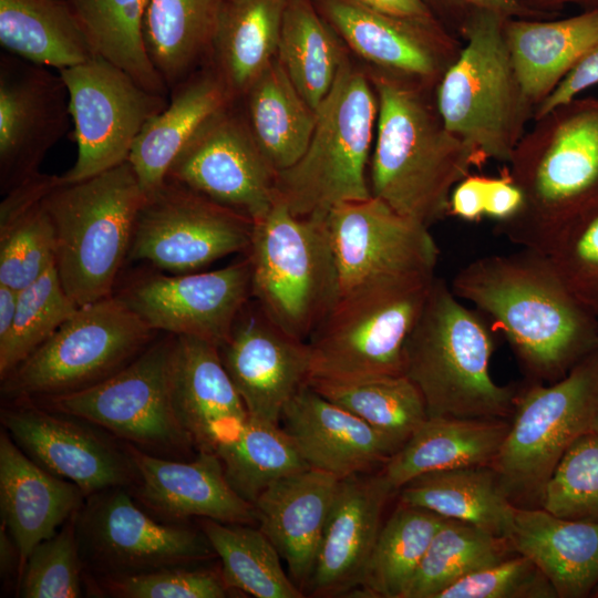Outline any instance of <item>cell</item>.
<instances>
[{"mask_svg":"<svg viewBox=\"0 0 598 598\" xmlns=\"http://www.w3.org/2000/svg\"><path fill=\"white\" fill-rule=\"evenodd\" d=\"M545 255L574 297L598 318V209L566 228Z\"/></svg>","mask_w":598,"mask_h":598,"instance_id":"681fc988","label":"cell"},{"mask_svg":"<svg viewBox=\"0 0 598 598\" xmlns=\"http://www.w3.org/2000/svg\"><path fill=\"white\" fill-rule=\"evenodd\" d=\"M539 567L515 553L454 582L436 598H556Z\"/></svg>","mask_w":598,"mask_h":598,"instance_id":"f907efd6","label":"cell"},{"mask_svg":"<svg viewBox=\"0 0 598 598\" xmlns=\"http://www.w3.org/2000/svg\"><path fill=\"white\" fill-rule=\"evenodd\" d=\"M503 35L523 91L536 111L598 41V11L556 20L507 18Z\"/></svg>","mask_w":598,"mask_h":598,"instance_id":"4dcf8cb0","label":"cell"},{"mask_svg":"<svg viewBox=\"0 0 598 598\" xmlns=\"http://www.w3.org/2000/svg\"><path fill=\"white\" fill-rule=\"evenodd\" d=\"M591 431L598 433V408H597V411H596V414L591 424Z\"/></svg>","mask_w":598,"mask_h":598,"instance_id":"6125c7cd","label":"cell"},{"mask_svg":"<svg viewBox=\"0 0 598 598\" xmlns=\"http://www.w3.org/2000/svg\"><path fill=\"white\" fill-rule=\"evenodd\" d=\"M591 597L598 598V586H597L596 589L594 590Z\"/></svg>","mask_w":598,"mask_h":598,"instance_id":"be15d7a7","label":"cell"},{"mask_svg":"<svg viewBox=\"0 0 598 598\" xmlns=\"http://www.w3.org/2000/svg\"><path fill=\"white\" fill-rule=\"evenodd\" d=\"M65 291L55 265L40 278L18 291L13 330L8 343L0 349V378L44 343L79 309Z\"/></svg>","mask_w":598,"mask_h":598,"instance_id":"f6af8a7d","label":"cell"},{"mask_svg":"<svg viewBox=\"0 0 598 598\" xmlns=\"http://www.w3.org/2000/svg\"><path fill=\"white\" fill-rule=\"evenodd\" d=\"M540 507L558 517L598 523V433L586 432L565 452Z\"/></svg>","mask_w":598,"mask_h":598,"instance_id":"7dc6e473","label":"cell"},{"mask_svg":"<svg viewBox=\"0 0 598 598\" xmlns=\"http://www.w3.org/2000/svg\"><path fill=\"white\" fill-rule=\"evenodd\" d=\"M54 228L42 199L0 216V283L17 291L53 264Z\"/></svg>","mask_w":598,"mask_h":598,"instance_id":"bcb514c9","label":"cell"},{"mask_svg":"<svg viewBox=\"0 0 598 598\" xmlns=\"http://www.w3.org/2000/svg\"><path fill=\"white\" fill-rule=\"evenodd\" d=\"M326 223L340 295L378 280L436 277L439 248L430 228L372 195L333 207Z\"/></svg>","mask_w":598,"mask_h":598,"instance_id":"9a60e30c","label":"cell"},{"mask_svg":"<svg viewBox=\"0 0 598 598\" xmlns=\"http://www.w3.org/2000/svg\"><path fill=\"white\" fill-rule=\"evenodd\" d=\"M509 426L506 419L427 417L381 473L395 492L431 472L491 465Z\"/></svg>","mask_w":598,"mask_h":598,"instance_id":"1f68e13d","label":"cell"},{"mask_svg":"<svg viewBox=\"0 0 598 598\" xmlns=\"http://www.w3.org/2000/svg\"><path fill=\"white\" fill-rule=\"evenodd\" d=\"M18 561L20 566V557L18 548L8 533L7 528H1L0 532V567L1 576H7L13 567V563Z\"/></svg>","mask_w":598,"mask_h":598,"instance_id":"94428289","label":"cell"},{"mask_svg":"<svg viewBox=\"0 0 598 598\" xmlns=\"http://www.w3.org/2000/svg\"><path fill=\"white\" fill-rule=\"evenodd\" d=\"M245 254L251 298L283 330L308 341L340 297L326 218L298 217L275 199L254 220Z\"/></svg>","mask_w":598,"mask_h":598,"instance_id":"ba28073f","label":"cell"},{"mask_svg":"<svg viewBox=\"0 0 598 598\" xmlns=\"http://www.w3.org/2000/svg\"><path fill=\"white\" fill-rule=\"evenodd\" d=\"M505 537L446 518L434 535L403 598H436L464 577L514 555Z\"/></svg>","mask_w":598,"mask_h":598,"instance_id":"7bdbcfd3","label":"cell"},{"mask_svg":"<svg viewBox=\"0 0 598 598\" xmlns=\"http://www.w3.org/2000/svg\"><path fill=\"white\" fill-rule=\"evenodd\" d=\"M147 0H66L96 55L146 90L169 96L147 54L143 22Z\"/></svg>","mask_w":598,"mask_h":598,"instance_id":"ab89813d","label":"cell"},{"mask_svg":"<svg viewBox=\"0 0 598 598\" xmlns=\"http://www.w3.org/2000/svg\"><path fill=\"white\" fill-rule=\"evenodd\" d=\"M202 532L221 561L229 588L257 598H300L301 590L288 578L280 554L259 528L204 519Z\"/></svg>","mask_w":598,"mask_h":598,"instance_id":"b9f144b4","label":"cell"},{"mask_svg":"<svg viewBox=\"0 0 598 598\" xmlns=\"http://www.w3.org/2000/svg\"><path fill=\"white\" fill-rule=\"evenodd\" d=\"M223 0H147L143 32L147 54L171 92L209 56Z\"/></svg>","mask_w":598,"mask_h":598,"instance_id":"8d00e7d4","label":"cell"},{"mask_svg":"<svg viewBox=\"0 0 598 598\" xmlns=\"http://www.w3.org/2000/svg\"><path fill=\"white\" fill-rule=\"evenodd\" d=\"M277 59L298 92L317 110L329 93L344 56L312 2L288 0Z\"/></svg>","mask_w":598,"mask_h":598,"instance_id":"f35d334b","label":"cell"},{"mask_svg":"<svg viewBox=\"0 0 598 598\" xmlns=\"http://www.w3.org/2000/svg\"><path fill=\"white\" fill-rule=\"evenodd\" d=\"M229 102L192 136L172 164L167 179L252 220L275 202L276 172L259 150L246 116Z\"/></svg>","mask_w":598,"mask_h":598,"instance_id":"e0dca14e","label":"cell"},{"mask_svg":"<svg viewBox=\"0 0 598 598\" xmlns=\"http://www.w3.org/2000/svg\"><path fill=\"white\" fill-rule=\"evenodd\" d=\"M216 454L230 486L252 504L271 483L310 467L279 424L252 417L240 435Z\"/></svg>","mask_w":598,"mask_h":598,"instance_id":"ee69618b","label":"cell"},{"mask_svg":"<svg viewBox=\"0 0 598 598\" xmlns=\"http://www.w3.org/2000/svg\"><path fill=\"white\" fill-rule=\"evenodd\" d=\"M250 132L276 173L292 166L311 140L317 112L275 59L244 96Z\"/></svg>","mask_w":598,"mask_h":598,"instance_id":"e575fe53","label":"cell"},{"mask_svg":"<svg viewBox=\"0 0 598 598\" xmlns=\"http://www.w3.org/2000/svg\"><path fill=\"white\" fill-rule=\"evenodd\" d=\"M505 538L539 567L557 598L589 597L598 586L597 522L514 505Z\"/></svg>","mask_w":598,"mask_h":598,"instance_id":"f1b7e54d","label":"cell"},{"mask_svg":"<svg viewBox=\"0 0 598 598\" xmlns=\"http://www.w3.org/2000/svg\"><path fill=\"white\" fill-rule=\"evenodd\" d=\"M598 84V41L567 74L554 92L536 109L534 120L579 96ZM533 120V121H534Z\"/></svg>","mask_w":598,"mask_h":598,"instance_id":"db71d44e","label":"cell"},{"mask_svg":"<svg viewBox=\"0 0 598 598\" xmlns=\"http://www.w3.org/2000/svg\"><path fill=\"white\" fill-rule=\"evenodd\" d=\"M340 481L309 467L271 483L254 503L259 528L300 587L311 579Z\"/></svg>","mask_w":598,"mask_h":598,"instance_id":"4316f807","label":"cell"},{"mask_svg":"<svg viewBox=\"0 0 598 598\" xmlns=\"http://www.w3.org/2000/svg\"><path fill=\"white\" fill-rule=\"evenodd\" d=\"M154 331L194 337L218 348L251 298L247 257L213 271L150 275L121 296Z\"/></svg>","mask_w":598,"mask_h":598,"instance_id":"ac0fdd59","label":"cell"},{"mask_svg":"<svg viewBox=\"0 0 598 598\" xmlns=\"http://www.w3.org/2000/svg\"><path fill=\"white\" fill-rule=\"evenodd\" d=\"M505 173L522 204L496 230L546 254L571 224L598 209V97H576L534 120Z\"/></svg>","mask_w":598,"mask_h":598,"instance_id":"3957f363","label":"cell"},{"mask_svg":"<svg viewBox=\"0 0 598 598\" xmlns=\"http://www.w3.org/2000/svg\"><path fill=\"white\" fill-rule=\"evenodd\" d=\"M287 1L223 0L209 59L231 100L244 97L277 56Z\"/></svg>","mask_w":598,"mask_h":598,"instance_id":"d6a6232c","label":"cell"},{"mask_svg":"<svg viewBox=\"0 0 598 598\" xmlns=\"http://www.w3.org/2000/svg\"><path fill=\"white\" fill-rule=\"evenodd\" d=\"M71 112L60 73L6 52L0 56V182L8 193L39 174L66 133Z\"/></svg>","mask_w":598,"mask_h":598,"instance_id":"d6986e66","label":"cell"},{"mask_svg":"<svg viewBox=\"0 0 598 598\" xmlns=\"http://www.w3.org/2000/svg\"><path fill=\"white\" fill-rule=\"evenodd\" d=\"M281 421L307 464L340 480L384 466L398 451L382 433L309 384L287 403Z\"/></svg>","mask_w":598,"mask_h":598,"instance_id":"cb8c5ba5","label":"cell"},{"mask_svg":"<svg viewBox=\"0 0 598 598\" xmlns=\"http://www.w3.org/2000/svg\"><path fill=\"white\" fill-rule=\"evenodd\" d=\"M451 289L496 321L533 382L564 378L598 349V318L537 250L477 258L457 271Z\"/></svg>","mask_w":598,"mask_h":598,"instance_id":"6da1fadb","label":"cell"},{"mask_svg":"<svg viewBox=\"0 0 598 598\" xmlns=\"http://www.w3.org/2000/svg\"><path fill=\"white\" fill-rule=\"evenodd\" d=\"M140 482V495L154 511L172 518L198 516L227 524L258 522L252 503L228 483L214 452L199 451L196 460L177 462L127 443Z\"/></svg>","mask_w":598,"mask_h":598,"instance_id":"d4e9b609","label":"cell"},{"mask_svg":"<svg viewBox=\"0 0 598 598\" xmlns=\"http://www.w3.org/2000/svg\"><path fill=\"white\" fill-rule=\"evenodd\" d=\"M218 349L249 417L279 424L310 379L308 341L288 333L250 298Z\"/></svg>","mask_w":598,"mask_h":598,"instance_id":"ffe728a7","label":"cell"},{"mask_svg":"<svg viewBox=\"0 0 598 598\" xmlns=\"http://www.w3.org/2000/svg\"><path fill=\"white\" fill-rule=\"evenodd\" d=\"M169 392L178 425L199 451L231 443L249 417L218 347L198 338L174 336Z\"/></svg>","mask_w":598,"mask_h":598,"instance_id":"603a6c76","label":"cell"},{"mask_svg":"<svg viewBox=\"0 0 598 598\" xmlns=\"http://www.w3.org/2000/svg\"><path fill=\"white\" fill-rule=\"evenodd\" d=\"M84 497L80 487L40 466L1 430L0 507L2 525L19 551V576L34 547L76 514Z\"/></svg>","mask_w":598,"mask_h":598,"instance_id":"83f0119b","label":"cell"},{"mask_svg":"<svg viewBox=\"0 0 598 598\" xmlns=\"http://www.w3.org/2000/svg\"><path fill=\"white\" fill-rule=\"evenodd\" d=\"M254 220L173 181L145 198L128 257L172 274L198 271L246 252Z\"/></svg>","mask_w":598,"mask_h":598,"instance_id":"5bb4252c","label":"cell"},{"mask_svg":"<svg viewBox=\"0 0 598 598\" xmlns=\"http://www.w3.org/2000/svg\"><path fill=\"white\" fill-rule=\"evenodd\" d=\"M378 11L421 22H440L424 0H355ZM441 23V22H440Z\"/></svg>","mask_w":598,"mask_h":598,"instance_id":"6f0895ef","label":"cell"},{"mask_svg":"<svg viewBox=\"0 0 598 598\" xmlns=\"http://www.w3.org/2000/svg\"><path fill=\"white\" fill-rule=\"evenodd\" d=\"M522 3L534 19L548 18L568 6L598 11V0H522Z\"/></svg>","mask_w":598,"mask_h":598,"instance_id":"680465c9","label":"cell"},{"mask_svg":"<svg viewBox=\"0 0 598 598\" xmlns=\"http://www.w3.org/2000/svg\"><path fill=\"white\" fill-rule=\"evenodd\" d=\"M520 204V192L505 172L499 177H486L485 215L501 223L511 218Z\"/></svg>","mask_w":598,"mask_h":598,"instance_id":"9f6ffc18","label":"cell"},{"mask_svg":"<svg viewBox=\"0 0 598 598\" xmlns=\"http://www.w3.org/2000/svg\"><path fill=\"white\" fill-rule=\"evenodd\" d=\"M76 530L81 554L107 577L216 555L203 532L157 523L122 487L91 495L85 509L76 515Z\"/></svg>","mask_w":598,"mask_h":598,"instance_id":"2e32d148","label":"cell"},{"mask_svg":"<svg viewBox=\"0 0 598 598\" xmlns=\"http://www.w3.org/2000/svg\"><path fill=\"white\" fill-rule=\"evenodd\" d=\"M79 513V512H78ZM76 514L29 555L19 576L23 598H79L82 596V554Z\"/></svg>","mask_w":598,"mask_h":598,"instance_id":"c3c4849f","label":"cell"},{"mask_svg":"<svg viewBox=\"0 0 598 598\" xmlns=\"http://www.w3.org/2000/svg\"><path fill=\"white\" fill-rule=\"evenodd\" d=\"M392 493L381 472L340 481L309 581L315 596H337L360 585Z\"/></svg>","mask_w":598,"mask_h":598,"instance_id":"484cf974","label":"cell"},{"mask_svg":"<svg viewBox=\"0 0 598 598\" xmlns=\"http://www.w3.org/2000/svg\"><path fill=\"white\" fill-rule=\"evenodd\" d=\"M445 517L400 503L381 526L360 585L373 597L403 598Z\"/></svg>","mask_w":598,"mask_h":598,"instance_id":"60d3db41","label":"cell"},{"mask_svg":"<svg viewBox=\"0 0 598 598\" xmlns=\"http://www.w3.org/2000/svg\"><path fill=\"white\" fill-rule=\"evenodd\" d=\"M2 429L40 466L72 482L85 496L124 487L137 478L122 451L85 421L47 408L20 404L1 411Z\"/></svg>","mask_w":598,"mask_h":598,"instance_id":"44dd1931","label":"cell"},{"mask_svg":"<svg viewBox=\"0 0 598 598\" xmlns=\"http://www.w3.org/2000/svg\"><path fill=\"white\" fill-rule=\"evenodd\" d=\"M321 9L349 47L379 70L433 89L463 45L440 22L395 17L355 0H321Z\"/></svg>","mask_w":598,"mask_h":598,"instance_id":"7402d4cb","label":"cell"},{"mask_svg":"<svg viewBox=\"0 0 598 598\" xmlns=\"http://www.w3.org/2000/svg\"><path fill=\"white\" fill-rule=\"evenodd\" d=\"M485 176L468 175L452 190L450 215L465 220H477L485 214Z\"/></svg>","mask_w":598,"mask_h":598,"instance_id":"11a10c76","label":"cell"},{"mask_svg":"<svg viewBox=\"0 0 598 598\" xmlns=\"http://www.w3.org/2000/svg\"><path fill=\"white\" fill-rule=\"evenodd\" d=\"M104 585L123 598H224L229 588L221 573L177 566L107 577Z\"/></svg>","mask_w":598,"mask_h":598,"instance_id":"816d5d0a","label":"cell"},{"mask_svg":"<svg viewBox=\"0 0 598 598\" xmlns=\"http://www.w3.org/2000/svg\"><path fill=\"white\" fill-rule=\"evenodd\" d=\"M18 302V291L0 283V349L12 333Z\"/></svg>","mask_w":598,"mask_h":598,"instance_id":"91938a15","label":"cell"},{"mask_svg":"<svg viewBox=\"0 0 598 598\" xmlns=\"http://www.w3.org/2000/svg\"><path fill=\"white\" fill-rule=\"evenodd\" d=\"M144 200L127 161L78 182L60 176L42 199L54 228L55 269L78 307L112 296Z\"/></svg>","mask_w":598,"mask_h":598,"instance_id":"5b68a950","label":"cell"},{"mask_svg":"<svg viewBox=\"0 0 598 598\" xmlns=\"http://www.w3.org/2000/svg\"><path fill=\"white\" fill-rule=\"evenodd\" d=\"M504 18L473 17L461 32L462 49L435 90L445 127L485 161L508 163L534 120L503 35Z\"/></svg>","mask_w":598,"mask_h":598,"instance_id":"52a82bcc","label":"cell"},{"mask_svg":"<svg viewBox=\"0 0 598 598\" xmlns=\"http://www.w3.org/2000/svg\"><path fill=\"white\" fill-rule=\"evenodd\" d=\"M174 336L150 344L106 379L85 389L44 398V408L97 425L148 450L181 451L192 445L171 402Z\"/></svg>","mask_w":598,"mask_h":598,"instance_id":"7c38bea8","label":"cell"},{"mask_svg":"<svg viewBox=\"0 0 598 598\" xmlns=\"http://www.w3.org/2000/svg\"><path fill=\"white\" fill-rule=\"evenodd\" d=\"M0 43L10 54L58 71L96 56L66 0H0Z\"/></svg>","mask_w":598,"mask_h":598,"instance_id":"836d02e7","label":"cell"},{"mask_svg":"<svg viewBox=\"0 0 598 598\" xmlns=\"http://www.w3.org/2000/svg\"><path fill=\"white\" fill-rule=\"evenodd\" d=\"M433 280H378L340 295L308 340L310 379L402 374L404 344Z\"/></svg>","mask_w":598,"mask_h":598,"instance_id":"30bf717a","label":"cell"},{"mask_svg":"<svg viewBox=\"0 0 598 598\" xmlns=\"http://www.w3.org/2000/svg\"><path fill=\"white\" fill-rule=\"evenodd\" d=\"M308 384L352 412L399 450L427 419L422 394L404 374L361 379H310Z\"/></svg>","mask_w":598,"mask_h":598,"instance_id":"74e56055","label":"cell"},{"mask_svg":"<svg viewBox=\"0 0 598 598\" xmlns=\"http://www.w3.org/2000/svg\"><path fill=\"white\" fill-rule=\"evenodd\" d=\"M370 80L378 99L371 195L430 228L450 215L453 188L485 159L445 127L436 89L383 70Z\"/></svg>","mask_w":598,"mask_h":598,"instance_id":"7a4b0ae2","label":"cell"},{"mask_svg":"<svg viewBox=\"0 0 598 598\" xmlns=\"http://www.w3.org/2000/svg\"><path fill=\"white\" fill-rule=\"evenodd\" d=\"M493 351L484 321L435 277L405 341L402 367L422 394L427 417H512L517 390L493 380Z\"/></svg>","mask_w":598,"mask_h":598,"instance_id":"277c9868","label":"cell"},{"mask_svg":"<svg viewBox=\"0 0 598 598\" xmlns=\"http://www.w3.org/2000/svg\"><path fill=\"white\" fill-rule=\"evenodd\" d=\"M317 112L303 155L275 178V199L298 217L326 218L336 206L369 198V155L378 117L370 78L343 59Z\"/></svg>","mask_w":598,"mask_h":598,"instance_id":"8992f818","label":"cell"},{"mask_svg":"<svg viewBox=\"0 0 598 598\" xmlns=\"http://www.w3.org/2000/svg\"><path fill=\"white\" fill-rule=\"evenodd\" d=\"M231 101L210 65L169 92L167 105L144 125L127 158L145 198L166 183L172 164L197 130Z\"/></svg>","mask_w":598,"mask_h":598,"instance_id":"f546056e","label":"cell"},{"mask_svg":"<svg viewBox=\"0 0 598 598\" xmlns=\"http://www.w3.org/2000/svg\"><path fill=\"white\" fill-rule=\"evenodd\" d=\"M153 332L120 296L80 307L2 380V390L44 399L85 389L135 359Z\"/></svg>","mask_w":598,"mask_h":598,"instance_id":"8fae6325","label":"cell"},{"mask_svg":"<svg viewBox=\"0 0 598 598\" xmlns=\"http://www.w3.org/2000/svg\"><path fill=\"white\" fill-rule=\"evenodd\" d=\"M598 408V349L564 378L517 390L509 430L491 463L515 506L538 507L569 446L591 431Z\"/></svg>","mask_w":598,"mask_h":598,"instance_id":"9c48e42d","label":"cell"},{"mask_svg":"<svg viewBox=\"0 0 598 598\" xmlns=\"http://www.w3.org/2000/svg\"><path fill=\"white\" fill-rule=\"evenodd\" d=\"M400 503L505 537L514 504L491 465L423 474L403 485Z\"/></svg>","mask_w":598,"mask_h":598,"instance_id":"d590c367","label":"cell"},{"mask_svg":"<svg viewBox=\"0 0 598 598\" xmlns=\"http://www.w3.org/2000/svg\"><path fill=\"white\" fill-rule=\"evenodd\" d=\"M435 18L456 38L478 13L494 12L504 18L534 19L522 0H424Z\"/></svg>","mask_w":598,"mask_h":598,"instance_id":"f5cc1de1","label":"cell"},{"mask_svg":"<svg viewBox=\"0 0 598 598\" xmlns=\"http://www.w3.org/2000/svg\"><path fill=\"white\" fill-rule=\"evenodd\" d=\"M69 93L78 153L63 183L89 178L127 161L144 125L169 96L151 92L102 56L59 70Z\"/></svg>","mask_w":598,"mask_h":598,"instance_id":"4fadbf2b","label":"cell"}]
</instances>
